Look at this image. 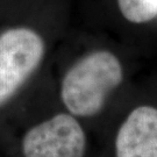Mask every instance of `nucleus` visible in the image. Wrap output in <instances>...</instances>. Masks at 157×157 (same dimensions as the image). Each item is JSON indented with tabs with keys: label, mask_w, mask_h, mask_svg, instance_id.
Here are the masks:
<instances>
[{
	"label": "nucleus",
	"mask_w": 157,
	"mask_h": 157,
	"mask_svg": "<svg viewBox=\"0 0 157 157\" xmlns=\"http://www.w3.org/2000/svg\"><path fill=\"white\" fill-rule=\"evenodd\" d=\"M86 136L70 114L59 113L27 132L22 141L25 157H84Z\"/></svg>",
	"instance_id": "7ed1b4c3"
},
{
	"label": "nucleus",
	"mask_w": 157,
	"mask_h": 157,
	"mask_svg": "<svg viewBox=\"0 0 157 157\" xmlns=\"http://www.w3.org/2000/svg\"><path fill=\"white\" fill-rule=\"evenodd\" d=\"M118 5L129 22H149L157 17V0H118Z\"/></svg>",
	"instance_id": "39448f33"
},
{
	"label": "nucleus",
	"mask_w": 157,
	"mask_h": 157,
	"mask_svg": "<svg viewBox=\"0 0 157 157\" xmlns=\"http://www.w3.org/2000/svg\"><path fill=\"white\" fill-rule=\"evenodd\" d=\"M44 56V42L34 30L13 28L0 35V106L30 78Z\"/></svg>",
	"instance_id": "f03ea898"
},
{
	"label": "nucleus",
	"mask_w": 157,
	"mask_h": 157,
	"mask_svg": "<svg viewBox=\"0 0 157 157\" xmlns=\"http://www.w3.org/2000/svg\"><path fill=\"white\" fill-rule=\"evenodd\" d=\"M117 157H157V108L140 106L128 115L115 139Z\"/></svg>",
	"instance_id": "20e7f679"
},
{
	"label": "nucleus",
	"mask_w": 157,
	"mask_h": 157,
	"mask_svg": "<svg viewBox=\"0 0 157 157\" xmlns=\"http://www.w3.org/2000/svg\"><path fill=\"white\" fill-rule=\"evenodd\" d=\"M124 71L114 54L93 51L67 70L61 97L67 111L76 117H93L105 106L108 94L121 84Z\"/></svg>",
	"instance_id": "f257e3e1"
}]
</instances>
